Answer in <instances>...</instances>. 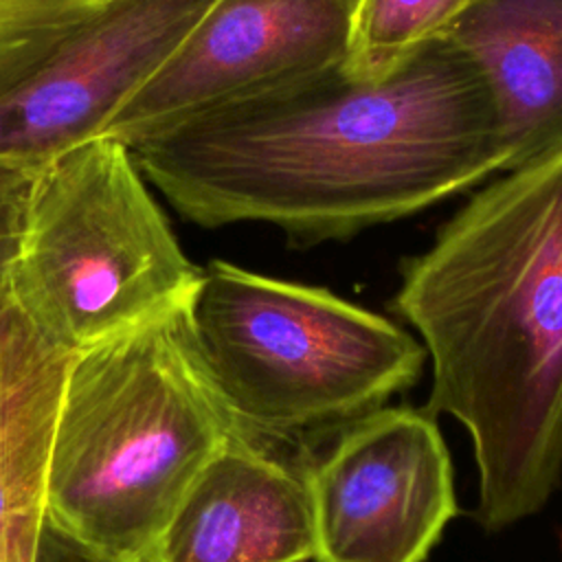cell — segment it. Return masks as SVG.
Segmentation results:
<instances>
[{
  "label": "cell",
  "mask_w": 562,
  "mask_h": 562,
  "mask_svg": "<svg viewBox=\"0 0 562 562\" xmlns=\"http://www.w3.org/2000/svg\"><path fill=\"white\" fill-rule=\"evenodd\" d=\"M443 37L490 92L503 171L562 149V0H468Z\"/></svg>",
  "instance_id": "30bf717a"
},
{
  "label": "cell",
  "mask_w": 562,
  "mask_h": 562,
  "mask_svg": "<svg viewBox=\"0 0 562 562\" xmlns=\"http://www.w3.org/2000/svg\"><path fill=\"white\" fill-rule=\"evenodd\" d=\"M360 0H215L103 134L127 147L215 105L349 61Z\"/></svg>",
  "instance_id": "52a82bcc"
},
{
  "label": "cell",
  "mask_w": 562,
  "mask_h": 562,
  "mask_svg": "<svg viewBox=\"0 0 562 562\" xmlns=\"http://www.w3.org/2000/svg\"><path fill=\"white\" fill-rule=\"evenodd\" d=\"M29 180V171L0 165V285L9 279Z\"/></svg>",
  "instance_id": "5bb4252c"
},
{
  "label": "cell",
  "mask_w": 562,
  "mask_h": 562,
  "mask_svg": "<svg viewBox=\"0 0 562 562\" xmlns=\"http://www.w3.org/2000/svg\"><path fill=\"white\" fill-rule=\"evenodd\" d=\"M213 2L105 0L26 81L0 97V165L33 173L101 136Z\"/></svg>",
  "instance_id": "ba28073f"
},
{
  "label": "cell",
  "mask_w": 562,
  "mask_h": 562,
  "mask_svg": "<svg viewBox=\"0 0 562 562\" xmlns=\"http://www.w3.org/2000/svg\"><path fill=\"white\" fill-rule=\"evenodd\" d=\"M191 318L237 432L266 448L382 408L426 362L422 342L386 316L222 259L202 268Z\"/></svg>",
  "instance_id": "277c9868"
},
{
  "label": "cell",
  "mask_w": 562,
  "mask_h": 562,
  "mask_svg": "<svg viewBox=\"0 0 562 562\" xmlns=\"http://www.w3.org/2000/svg\"><path fill=\"white\" fill-rule=\"evenodd\" d=\"M428 411L470 435L479 522L538 514L562 476V149L503 171L402 268Z\"/></svg>",
  "instance_id": "7a4b0ae2"
},
{
  "label": "cell",
  "mask_w": 562,
  "mask_h": 562,
  "mask_svg": "<svg viewBox=\"0 0 562 562\" xmlns=\"http://www.w3.org/2000/svg\"><path fill=\"white\" fill-rule=\"evenodd\" d=\"M314 562H424L457 514L452 461L428 408L382 406L305 470Z\"/></svg>",
  "instance_id": "8992f818"
},
{
  "label": "cell",
  "mask_w": 562,
  "mask_h": 562,
  "mask_svg": "<svg viewBox=\"0 0 562 562\" xmlns=\"http://www.w3.org/2000/svg\"><path fill=\"white\" fill-rule=\"evenodd\" d=\"M200 279L125 143L101 134L31 173L7 285L50 342L88 349Z\"/></svg>",
  "instance_id": "5b68a950"
},
{
  "label": "cell",
  "mask_w": 562,
  "mask_h": 562,
  "mask_svg": "<svg viewBox=\"0 0 562 562\" xmlns=\"http://www.w3.org/2000/svg\"><path fill=\"white\" fill-rule=\"evenodd\" d=\"M75 353L42 336L0 285V562H37L50 441Z\"/></svg>",
  "instance_id": "8fae6325"
},
{
  "label": "cell",
  "mask_w": 562,
  "mask_h": 562,
  "mask_svg": "<svg viewBox=\"0 0 562 562\" xmlns=\"http://www.w3.org/2000/svg\"><path fill=\"white\" fill-rule=\"evenodd\" d=\"M314 520L305 470L233 435L200 470L151 562H307Z\"/></svg>",
  "instance_id": "9c48e42d"
},
{
  "label": "cell",
  "mask_w": 562,
  "mask_h": 562,
  "mask_svg": "<svg viewBox=\"0 0 562 562\" xmlns=\"http://www.w3.org/2000/svg\"><path fill=\"white\" fill-rule=\"evenodd\" d=\"M37 562H110V560L79 547L77 542H72L46 527L44 536H42Z\"/></svg>",
  "instance_id": "9a60e30c"
},
{
  "label": "cell",
  "mask_w": 562,
  "mask_h": 562,
  "mask_svg": "<svg viewBox=\"0 0 562 562\" xmlns=\"http://www.w3.org/2000/svg\"><path fill=\"white\" fill-rule=\"evenodd\" d=\"M189 222L342 239L417 213L505 169L474 64L435 37L384 75L349 64L195 112L130 147Z\"/></svg>",
  "instance_id": "6da1fadb"
},
{
  "label": "cell",
  "mask_w": 562,
  "mask_h": 562,
  "mask_svg": "<svg viewBox=\"0 0 562 562\" xmlns=\"http://www.w3.org/2000/svg\"><path fill=\"white\" fill-rule=\"evenodd\" d=\"M191 296L75 353L46 474V527L110 562H151L182 496L239 435Z\"/></svg>",
  "instance_id": "3957f363"
},
{
  "label": "cell",
  "mask_w": 562,
  "mask_h": 562,
  "mask_svg": "<svg viewBox=\"0 0 562 562\" xmlns=\"http://www.w3.org/2000/svg\"><path fill=\"white\" fill-rule=\"evenodd\" d=\"M468 0H360L349 68L384 75L419 46L443 37Z\"/></svg>",
  "instance_id": "7c38bea8"
},
{
  "label": "cell",
  "mask_w": 562,
  "mask_h": 562,
  "mask_svg": "<svg viewBox=\"0 0 562 562\" xmlns=\"http://www.w3.org/2000/svg\"><path fill=\"white\" fill-rule=\"evenodd\" d=\"M105 0H0V97L26 81Z\"/></svg>",
  "instance_id": "4fadbf2b"
}]
</instances>
